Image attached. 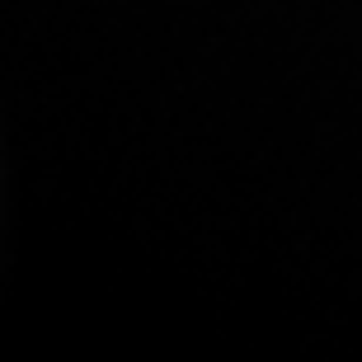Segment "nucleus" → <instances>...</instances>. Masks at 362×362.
Segmentation results:
<instances>
[]
</instances>
